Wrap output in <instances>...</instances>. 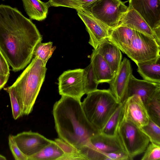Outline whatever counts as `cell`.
<instances>
[{
  "mask_svg": "<svg viewBox=\"0 0 160 160\" xmlns=\"http://www.w3.org/2000/svg\"><path fill=\"white\" fill-rule=\"evenodd\" d=\"M42 40L31 20L16 8L0 4V50L13 71L22 70L30 63Z\"/></svg>",
  "mask_w": 160,
  "mask_h": 160,
  "instance_id": "6da1fadb",
  "label": "cell"
},
{
  "mask_svg": "<svg viewBox=\"0 0 160 160\" xmlns=\"http://www.w3.org/2000/svg\"><path fill=\"white\" fill-rule=\"evenodd\" d=\"M52 113L59 138L77 150L100 132L88 120L80 100L62 96L54 104Z\"/></svg>",
  "mask_w": 160,
  "mask_h": 160,
  "instance_id": "7a4b0ae2",
  "label": "cell"
},
{
  "mask_svg": "<svg viewBox=\"0 0 160 160\" xmlns=\"http://www.w3.org/2000/svg\"><path fill=\"white\" fill-rule=\"evenodd\" d=\"M46 65L37 57L32 61L12 85L21 102L24 115L32 111L34 105L44 80Z\"/></svg>",
  "mask_w": 160,
  "mask_h": 160,
  "instance_id": "3957f363",
  "label": "cell"
},
{
  "mask_svg": "<svg viewBox=\"0 0 160 160\" xmlns=\"http://www.w3.org/2000/svg\"><path fill=\"white\" fill-rule=\"evenodd\" d=\"M81 102L89 122L100 132L119 104L110 89H98L88 94Z\"/></svg>",
  "mask_w": 160,
  "mask_h": 160,
  "instance_id": "277c9868",
  "label": "cell"
},
{
  "mask_svg": "<svg viewBox=\"0 0 160 160\" xmlns=\"http://www.w3.org/2000/svg\"><path fill=\"white\" fill-rule=\"evenodd\" d=\"M128 8L120 0H98L84 7L82 11L113 29L119 25Z\"/></svg>",
  "mask_w": 160,
  "mask_h": 160,
  "instance_id": "5b68a950",
  "label": "cell"
},
{
  "mask_svg": "<svg viewBox=\"0 0 160 160\" xmlns=\"http://www.w3.org/2000/svg\"><path fill=\"white\" fill-rule=\"evenodd\" d=\"M117 134L130 160L144 153L150 142L148 138L140 128L122 117L118 126Z\"/></svg>",
  "mask_w": 160,
  "mask_h": 160,
  "instance_id": "8992f818",
  "label": "cell"
},
{
  "mask_svg": "<svg viewBox=\"0 0 160 160\" xmlns=\"http://www.w3.org/2000/svg\"><path fill=\"white\" fill-rule=\"evenodd\" d=\"M160 44L153 38L135 30L131 45L123 53L136 64L160 56Z\"/></svg>",
  "mask_w": 160,
  "mask_h": 160,
  "instance_id": "52a82bcc",
  "label": "cell"
},
{
  "mask_svg": "<svg viewBox=\"0 0 160 160\" xmlns=\"http://www.w3.org/2000/svg\"><path fill=\"white\" fill-rule=\"evenodd\" d=\"M59 93L61 96H66L81 100L86 94L84 69L69 70L63 72L58 79Z\"/></svg>",
  "mask_w": 160,
  "mask_h": 160,
  "instance_id": "ba28073f",
  "label": "cell"
},
{
  "mask_svg": "<svg viewBox=\"0 0 160 160\" xmlns=\"http://www.w3.org/2000/svg\"><path fill=\"white\" fill-rule=\"evenodd\" d=\"M128 7L135 10L160 39V0H129Z\"/></svg>",
  "mask_w": 160,
  "mask_h": 160,
  "instance_id": "9c48e42d",
  "label": "cell"
},
{
  "mask_svg": "<svg viewBox=\"0 0 160 160\" xmlns=\"http://www.w3.org/2000/svg\"><path fill=\"white\" fill-rule=\"evenodd\" d=\"M122 103L123 119L140 128L148 124L150 118L145 105L139 96H131Z\"/></svg>",
  "mask_w": 160,
  "mask_h": 160,
  "instance_id": "30bf717a",
  "label": "cell"
},
{
  "mask_svg": "<svg viewBox=\"0 0 160 160\" xmlns=\"http://www.w3.org/2000/svg\"><path fill=\"white\" fill-rule=\"evenodd\" d=\"M12 136L20 150L28 158L40 151L52 141L31 131Z\"/></svg>",
  "mask_w": 160,
  "mask_h": 160,
  "instance_id": "8fae6325",
  "label": "cell"
},
{
  "mask_svg": "<svg viewBox=\"0 0 160 160\" xmlns=\"http://www.w3.org/2000/svg\"><path fill=\"white\" fill-rule=\"evenodd\" d=\"M78 16L85 25L89 35V43L96 49L105 39L109 38L112 29L93 17L82 11H77Z\"/></svg>",
  "mask_w": 160,
  "mask_h": 160,
  "instance_id": "7c38bea8",
  "label": "cell"
},
{
  "mask_svg": "<svg viewBox=\"0 0 160 160\" xmlns=\"http://www.w3.org/2000/svg\"><path fill=\"white\" fill-rule=\"evenodd\" d=\"M130 61L124 58L111 81L109 89L119 103L122 102L129 79L132 74Z\"/></svg>",
  "mask_w": 160,
  "mask_h": 160,
  "instance_id": "4fadbf2b",
  "label": "cell"
},
{
  "mask_svg": "<svg viewBox=\"0 0 160 160\" xmlns=\"http://www.w3.org/2000/svg\"><path fill=\"white\" fill-rule=\"evenodd\" d=\"M159 88L160 83L139 79L132 74L128 85L123 101L131 96L136 95L141 98L145 105L152 94Z\"/></svg>",
  "mask_w": 160,
  "mask_h": 160,
  "instance_id": "5bb4252c",
  "label": "cell"
},
{
  "mask_svg": "<svg viewBox=\"0 0 160 160\" xmlns=\"http://www.w3.org/2000/svg\"><path fill=\"white\" fill-rule=\"evenodd\" d=\"M119 25L123 26L154 38L160 44V39L156 36L142 18L134 9L128 7ZM118 25V26H119Z\"/></svg>",
  "mask_w": 160,
  "mask_h": 160,
  "instance_id": "9a60e30c",
  "label": "cell"
},
{
  "mask_svg": "<svg viewBox=\"0 0 160 160\" xmlns=\"http://www.w3.org/2000/svg\"><path fill=\"white\" fill-rule=\"evenodd\" d=\"M94 49L102 56L115 76L122 61V54L120 49L109 38L104 39Z\"/></svg>",
  "mask_w": 160,
  "mask_h": 160,
  "instance_id": "2e32d148",
  "label": "cell"
},
{
  "mask_svg": "<svg viewBox=\"0 0 160 160\" xmlns=\"http://www.w3.org/2000/svg\"><path fill=\"white\" fill-rule=\"evenodd\" d=\"M90 143L94 148L105 153L125 151L117 134L109 136L100 132L90 138Z\"/></svg>",
  "mask_w": 160,
  "mask_h": 160,
  "instance_id": "e0dca14e",
  "label": "cell"
},
{
  "mask_svg": "<svg viewBox=\"0 0 160 160\" xmlns=\"http://www.w3.org/2000/svg\"><path fill=\"white\" fill-rule=\"evenodd\" d=\"M66 152L65 142L59 138L52 140L40 151L28 157V160H59Z\"/></svg>",
  "mask_w": 160,
  "mask_h": 160,
  "instance_id": "ac0fdd59",
  "label": "cell"
},
{
  "mask_svg": "<svg viewBox=\"0 0 160 160\" xmlns=\"http://www.w3.org/2000/svg\"><path fill=\"white\" fill-rule=\"evenodd\" d=\"M97 80L99 83H109L114 75L102 56L94 49L91 56V62Z\"/></svg>",
  "mask_w": 160,
  "mask_h": 160,
  "instance_id": "d6986e66",
  "label": "cell"
},
{
  "mask_svg": "<svg viewBox=\"0 0 160 160\" xmlns=\"http://www.w3.org/2000/svg\"><path fill=\"white\" fill-rule=\"evenodd\" d=\"M136 64L137 71L144 80L160 83V56Z\"/></svg>",
  "mask_w": 160,
  "mask_h": 160,
  "instance_id": "ffe728a7",
  "label": "cell"
},
{
  "mask_svg": "<svg viewBox=\"0 0 160 160\" xmlns=\"http://www.w3.org/2000/svg\"><path fill=\"white\" fill-rule=\"evenodd\" d=\"M135 30L119 25L111 32L109 38L123 53L131 45Z\"/></svg>",
  "mask_w": 160,
  "mask_h": 160,
  "instance_id": "44dd1931",
  "label": "cell"
},
{
  "mask_svg": "<svg viewBox=\"0 0 160 160\" xmlns=\"http://www.w3.org/2000/svg\"><path fill=\"white\" fill-rule=\"evenodd\" d=\"M27 14L32 19L42 21L47 17L50 7L49 3L40 0H22Z\"/></svg>",
  "mask_w": 160,
  "mask_h": 160,
  "instance_id": "7402d4cb",
  "label": "cell"
},
{
  "mask_svg": "<svg viewBox=\"0 0 160 160\" xmlns=\"http://www.w3.org/2000/svg\"><path fill=\"white\" fill-rule=\"evenodd\" d=\"M122 117V103L121 102L108 120L100 132L109 136L116 135L118 126Z\"/></svg>",
  "mask_w": 160,
  "mask_h": 160,
  "instance_id": "603a6c76",
  "label": "cell"
},
{
  "mask_svg": "<svg viewBox=\"0 0 160 160\" xmlns=\"http://www.w3.org/2000/svg\"><path fill=\"white\" fill-rule=\"evenodd\" d=\"M145 106L150 118L160 126V88L157 90Z\"/></svg>",
  "mask_w": 160,
  "mask_h": 160,
  "instance_id": "cb8c5ba5",
  "label": "cell"
},
{
  "mask_svg": "<svg viewBox=\"0 0 160 160\" xmlns=\"http://www.w3.org/2000/svg\"><path fill=\"white\" fill-rule=\"evenodd\" d=\"M52 43L51 42L39 43L34 50L33 56L38 57L46 65L56 48L55 46H53Z\"/></svg>",
  "mask_w": 160,
  "mask_h": 160,
  "instance_id": "d4e9b609",
  "label": "cell"
},
{
  "mask_svg": "<svg viewBox=\"0 0 160 160\" xmlns=\"http://www.w3.org/2000/svg\"><path fill=\"white\" fill-rule=\"evenodd\" d=\"M4 90L9 94L13 118L16 120L23 116V114L22 105L14 88L11 85L4 88Z\"/></svg>",
  "mask_w": 160,
  "mask_h": 160,
  "instance_id": "484cf974",
  "label": "cell"
},
{
  "mask_svg": "<svg viewBox=\"0 0 160 160\" xmlns=\"http://www.w3.org/2000/svg\"><path fill=\"white\" fill-rule=\"evenodd\" d=\"M85 158L89 160H108L105 152L99 151L90 144V142L78 149Z\"/></svg>",
  "mask_w": 160,
  "mask_h": 160,
  "instance_id": "4316f807",
  "label": "cell"
},
{
  "mask_svg": "<svg viewBox=\"0 0 160 160\" xmlns=\"http://www.w3.org/2000/svg\"><path fill=\"white\" fill-rule=\"evenodd\" d=\"M84 69V80L86 94L98 89L99 84L97 81L94 74L91 63Z\"/></svg>",
  "mask_w": 160,
  "mask_h": 160,
  "instance_id": "83f0119b",
  "label": "cell"
},
{
  "mask_svg": "<svg viewBox=\"0 0 160 160\" xmlns=\"http://www.w3.org/2000/svg\"><path fill=\"white\" fill-rule=\"evenodd\" d=\"M148 138L150 142L160 145V127L150 118L148 124L140 128Z\"/></svg>",
  "mask_w": 160,
  "mask_h": 160,
  "instance_id": "f1b7e54d",
  "label": "cell"
},
{
  "mask_svg": "<svg viewBox=\"0 0 160 160\" xmlns=\"http://www.w3.org/2000/svg\"><path fill=\"white\" fill-rule=\"evenodd\" d=\"M98 0H62L54 4L52 7H63L82 11L83 8Z\"/></svg>",
  "mask_w": 160,
  "mask_h": 160,
  "instance_id": "f546056e",
  "label": "cell"
},
{
  "mask_svg": "<svg viewBox=\"0 0 160 160\" xmlns=\"http://www.w3.org/2000/svg\"><path fill=\"white\" fill-rule=\"evenodd\" d=\"M141 160H160V145L149 142Z\"/></svg>",
  "mask_w": 160,
  "mask_h": 160,
  "instance_id": "4dcf8cb0",
  "label": "cell"
},
{
  "mask_svg": "<svg viewBox=\"0 0 160 160\" xmlns=\"http://www.w3.org/2000/svg\"><path fill=\"white\" fill-rule=\"evenodd\" d=\"M8 144L12 155L16 160H28V157L20 150L11 135H9L8 136Z\"/></svg>",
  "mask_w": 160,
  "mask_h": 160,
  "instance_id": "1f68e13d",
  "label": "cell"
},
{
  "mask_svg": "<svg viewBox=\"0 0 160 160\" xmlns=\"http://www.w3.org/2000/svg\"><path fill=\"white\" fill-rule=\"evenodd\" d=\"M106 153L109 160H130L128 153L124 150Z\"/></svg>",
  "mask_w": 160,
  "mask_h": 160,
  "instance_id": "d6a6232c",
  "label": "cell"
},
{
  "mask_svg": "<svg viewBox=\"0 0 160 160\" xmlns=\"http://www.w3.org/2000/svg\"><path fill=\"white\" fill-rule=\"evenodd\" d=\"M0 74L9 76V64L0 50Z\"/></svg>",
  "mask_w": 160,
  "mask_h": 160,
  "instance_id": "836d02e7",
  "label": "cell"
},
{
  "mask_svg": "<svg viewBox=\"0 0 160 160\" xmlns=\"http://www.w3.org/2000/svg\"><path fill=\"white\" fill-rule=\"evenodd\" d=\"M9 76L0 74V90L4 87L7 82Z\"/></svg>",
  "mask_w": 160,
  "mask_h": 160,
  "instance_id": "e575fe53",
  "label": "cell"
},
{
  "mask_svg": "<svg viewBox=\"0 0 160 160\" xmlns=\"http://www.w3.org/2000/svg\"><path fill=\"white\" fill-rule=\"evenodd\" d=\"M62 0H49L48 2L49 4L50 7H52L54 3Z\"/></svg>",
  "mask_w": 160,
  "mask_h": 160,
  "instance_id": "d590c367",
  "label": "cell"
},
{
  "mask_svg": "<svg viewBox=\"0 0 160 160\" xmlns=\"http://www.w3.org/2000/svg\"><path fill=\"white\" fill-rule=\"evenodd\" d=\"M6 158L0 154V160H6Z\"/></svg>",
  "mask_w": 160,
  "mask_h": 160,
  "instance_id": "8d00e7d4",
  "label": "cell"
},
{
  "mask_svg": "<svg viewBox=\"0 0 160 160\" xmlns=\"http://www.w3.org/2000/svg\"><path fill=\"white\" fill-rule=\"evenodd\" d=\"M2 0L4 1V0Z\"/></svg>",
  "mask_w": 160,
  "mask_h": 160,
  "instance_id": "74e56055",
  "label": "cell"
}]
</instances>
